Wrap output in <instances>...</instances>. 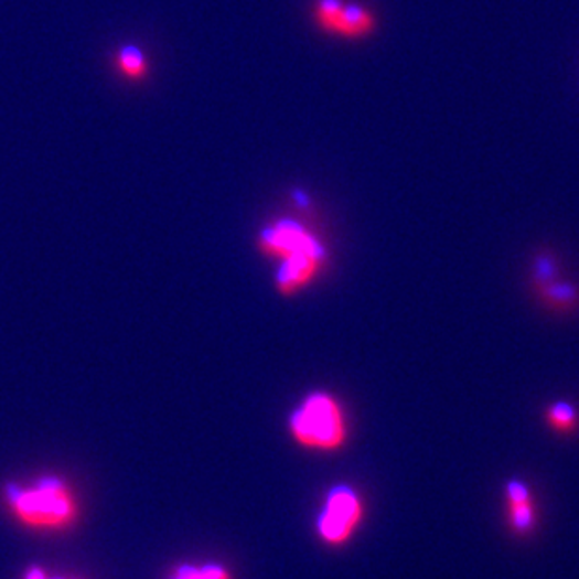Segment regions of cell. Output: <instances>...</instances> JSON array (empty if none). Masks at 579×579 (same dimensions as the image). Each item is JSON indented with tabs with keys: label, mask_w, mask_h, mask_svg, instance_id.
I'll list each match as a JSON object with an SVG mask.
<instances>
[{
	"label": "cell",
	"mask_w": 579,
	"mask_h": 579,
	"mask_svg": "<svg viewBox=\"0 0 579 579\" xmlns=\"http://www.w3.org/2000/svg\"><path fill=\"white\" fill-rule=\"evenodd\" d=\"M257 244L262 256L280 262L276 272V287L283 297L304 291L329 265V249L299 219L283 218L267 225Z\"/></svg>",
	"instance_id": "obj_1"
},
{
	"label": "cell",
	"mask_w": 579,
	"mask_h": 579,
	"mask_svg": "<svg viewBox=\"0 0 579 579\" xmlns=\"http://www.w3.org/2000/svg\"><path fill=\"white\" fill-rule=\"evenodd\" d=\"M7 497L13 516L32 529H63L77 514L74 493L58 479L37 480L31 486L12 484Z\"/></svg>",
	"instance_id": "obj_2"
},
{
	"label": "cell",
	"mask_w": 579,
	"mask_h": 579,
	"mask_svg": "<svg viewBox=\"0 0 579 579\" xmlns=\"http://www.w3.org/2000/svg\"><path fill=\"white\" fill-rule=\"evenodd\" d=\"M289 431L302 449L318 452L342 449L350 436L342 404L326 393H313L302 399L289 418Z\"/></svg>",
	"instance_id": "obj_3"
},
{
	"label": "cell",
	"mask_w": 579,
	"mask_h": 579,
	"mask_svg": "<svg viewBox=\"0 0 579 579\" xmlns=\"http://www.w3.org/2000/svg\"><path fill=\"white\" fill-rule=\"evenodd\" d=\"M312 21L326 36L350 42L366 40L377 31L375 13L350 0H313Z\"/></svg>",
	"instance_id": "obj_4"
},
{
	"label": "cell",
	"mask_w": 579,
	"mask_h": 579,
	"mask_svg": "<svg viewBox=\"0 0 579 579\" xmlns=\"http://www.w3.org/2000/svg\"><path fill=\"white\" fill-rule=\"evenodd\" d=\"M364 516L361 495L347 486H337L324 498L323 512L319 514L318 530L321 540L329 546H343L355 536Z\"/></svg>",
	"instance_id": "obj_5"
},
{
	"label": "cell",
	"mask_w": 579,
	"mask_h": 579,
	"mask_svg": "<svg viewBox=\"0 0 579 579\" xmlns=\"http://www.w3.org/2000/svg\"><path fill=\"white\" fill-rule=\"evenodd\" d=\"M506 514L508 524L517 535H529L535 529L536 506L529 487L519 480H512L506 486Z\"/></svg>",
	"instance_id": "obj_6"
},
{
	"label": "cell",
	"mask_w": 579,
	"mask_h": 579,
	"mask_svg": "<svg viewBox=\"0 0 579 579\" xmlns=\"http://www.w3.org/2000/svg\"><path fill=\"white\" fill-rule=\"evenodd\" d=\"M546 420H548L551 430L557 431V433H565V436L579 428L578 411L567 401L549 405V409L546 411Z\"/></svg>",
	"instance_id": "obj_7"
},
{
	"label": "cell",
	"mask_w": 579,
	"mask_h": 579,
	"mask_svg": "<svg viewBox=\"0 0 579 579\" xmlns=\"http://www.w3.org/2000/svg\"><path fill=\"white\" fill-rule=\"evenodd\" d=\"M117 66H119L120 74L126 75L128 79H143L144 75L149 74V63L144 61V55L138 47L128 45L120 51L117 56Z\"/></svg>",
	"instance_id": "obj_8"
},
{
	"label": "cell",
	"mask_w": 579,
	"mask_h": 579,
	"mask_svg": "<svg viewBox=\"0 0 579 579\" xmlns=\"http://www.w3.org/2000/svg\"><path fill=\"white\" fill-rule=\"evenodd\" d=\"M173 579H230V573L219 565H203V567H184L176 570Z\"/></svg>",
	"instance_id": "obj_9"
},
{
	"label": "cell",
	"mask_w": 579,
	"mask_h": 579,
	"mask_svg": "<svg viewBox=\"0 0 579 579\" xmlns=\"http://www.w3.org/2000/svg\"><path fill=\"white\" fill-rule=\"evenodd\" d=\"M25 579H64V578H51V576H47V573L44 572V570H40V568H31L29 572L25 573Z\"/></svg>",
	"instance_id": "obj_10"
}]
</instances>
